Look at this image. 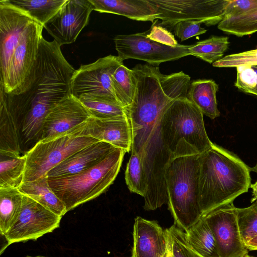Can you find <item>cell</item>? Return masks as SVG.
<instances>
[{
    "label": "cell",
    "mask_w": 257,
    "mask_h": 257,
    "mask_svg": "<svg viewBox=\"0 0 257 257\" xmlns=\"http://www.w3.org/2000/svg\"><path fill=\"white\" fill-rule=\"evenodd\" d=\"M75 71L62 53L61 46L43 37L28 79L13 93L0 89V105L6 107L20 124L21 138L25 143L40 140L50 110L70 94Z\"/></svg>",
    "instance_id": "obj_1"
},
{
    "label": "cell",
    "mask_w": 257,
    "mask_h": 257,
    "mask_svg": "<svg viewBox=\"0 0 257 257\" xmlns=\"http://www.w3.org/2000/svg\"><path fill=\"white\" fill-rule=\"evenodd\" d=\"M136 87L133 101L124 108L132 138L152 128L166 108L177 99L186 96L191 77L183 71L166 75L158 66L136 65L133 69Z\"/></svg>",
    "instance_id": "obj_2"
},
{
    "label": "cell",
    "mask_w": 257,
    "mask_h": 257,
    "mask_svg": "<svg viewBox=\"0 0 257 257\" xmlns=\"http://www.w3.org/2000/svg\"><path fill=\"white\" fill-rule=\"evenodd\" d=\"M199 192L202 215L232 203L248 191L251 168L237 156L213 143L199 154Z\"/></svg>",
    "instance_id": "obj_3"
},
{
    "label": "cell",
    "mask_w": 257,
    "mask_h": 257,
    "mask_svg": "<svg viewBox=\"0 0 257 257\" xmlns=\"http://www.w3.org/2000/svg\"><path fill=\"white\" fill-rule=\"evenodd\" d=\"M165 183L168 209L174 223L187 231L201 217L199 204V154L173 153Z\"/></svg>",
    "instance_id": "obj_4"
},
{
    "label": "cell",
    "mask_w": 257,
    "mask_h": 257,
    "mask_svg": "<svg viewBox=\"0 0 257 257\" xmlns=\"http://www.w3.org/2000/svg\"><path fill=\"white\" fill-rule=\"evenodd\" d=\"M125 152L116 148L99 163L79 173L48 178L52 191L62 202L67 212L94 199L113 183Z\"/></svg>",
    "instance_id": "obj_5"
},
{
    "label": "cell",
    "mask_w": 257,
    "mask_h": 257,
    "mask_svg": "<svg viewBox=\"0 0 257 257\" xmlns=\"http://www.w3.org/2000/svg\"><path fill=\"white\" fill-rule=\"evenodd\" d=\"M160 122L163 140L173 153L181 140H185L199 154L213 144L207 134L203 113L186 96L171 103L163 113Z\"/></svg>",
    "instance_id": "obj_6"
},
{
    "label": "cell",
    "mask_w": 257,
    "mask_h": 257,
    "mask_svg": "<svg viewBox=\"0 0 257 257\" xmlns=\"http://www.w3.org/2000/svg\"><path fill=\"white\" fill-rule=\"evenodd\" d=\"M161 119L157 123L139 154L147 185L144 208L154 210L168 203L165 176L173 154L165 145L161 132Z\"/></svg>",
    "instance_id": "obj_7"
},
{
    "label": "cell",
    "mask_w": 257,
    "mask_h": 257,
    "mask_svg": "<svg viewBox=\"0 0 257 257\" xmlns=\"http://www.w3.org/2000/svg\"><path fill=\"white\" fill-rule=\"evenodd\" d=\"M99 142L88 137L68 134L47 142H37L26 154L23 182L34 181L81 149Z\"/></svg>",
    "instance_id": "obj_8"
},
{
    "label": "cell",
    "mask_w": 257,
    "mask_h": 257,
    "mask_svg": "<svg viewBox=\"0 0 257 257\" xmlns=\"http://www.w3.org/2000/svg\"><path fill=\"white\" fill-rule=\"evenodd\" d=\"M159 14V24L171 31L179 22L195 21L206 26L218 24L225 18L229 0H149Z\"/></svg>",
    "instance_id": "obj_9"
},
{
    "label": "cell",
    "mask_w": 257,
    "mask_h": 257,
    "mask_svg": "<svg viewBox=\"0 0 257 257\" xmlns=\"http://www.w3.org/2000/svg\"><path fill=\"white\" fill-rule=\"evenodd\" d=\"M122 64L118 56L109 55L81 65L71 78L70 94L77 99L87 95L120 105L114 94L112 76Z\"/></svg>",
    "instance_id": "obj_10"
},
{
    "label": "cell",
    "mask_w": 257,
    "mask_h": 257,
    "mask_svg": "<svg viewBox=\"0 0 257 257\" xmlns=\"http://www.w3.org/2000/svg\"><path fill=\"white\" fill-rule=\"evenodd\" d=\"M113 40L118 56L122 61L134 59L155 66L190 55L188 50L190 45L178 44L174 47L166 46L149 39L147 32L118 35Z\"/></svg>",
    "instance_id": "obj_11"
},
{
    "label": "cell",
    "mask_w": 257,
    "mask_h": 257,
    "mask_svg": "<svg viewBox=\"0 0 257 257\" xmlns=\"http://www.w3.org/2000/svg\"><path fill=\"white\" fill-rule=\"evenodd\" d=\"M62 216L58 215L30 197L23 195L20 215L4 235L7 245L36 240L60 226Z\"/></svg>",
    "instance_id": "obj_12"
},
{
    "label": "cell",
    "mask_w": 257,
    "mask_h": 257,
    "mask_svg": "<svg viewBox=\"0 0 257 257\" xmlns=\"http://www.w3.org/2000/svg\"><path fill=\"white\" fill-rule=\"evenodd\" d=\"M34 20L10 3L0 1V86L7 83L12 58L23 34Z\"/></svg>",
    "instance_id": "obj_13"
},
{
    "label": "cell",
    "mask_w": 257,
    "mask_h": 257,
    "mask_svg": "<svg viewBox=\"0 0 257 257\" xmlns=\"http://www.w3.org/2000/svg\"><path fill=\"white\" fill-rule=\"evenodd\" d=\"M215 236L220 257H245L247 248L241 235L237 208L233 202L202 215Z\"/></svg>",
    "instance_id": "obj_14"
},
{
    "label": "cell",
    "mask_w": 257,
    "mask_h": 257,
    "mask_svg": "<svg viewBox=\"0 0 257 257\" xmlns=\"http://www.w3.org/2000/svg\"><path fill=\"white\" fill-rule=\"evenodd\" d=\"M44 27L35 21L23 34L12 56L6 86L0 89L8 94L20 89L31 75L36 62Z\"/></svg>",
    "instance_id": "obj_15"
},
{
    "label": "cell",
    "mask_w": 257,
    "mask_h": 257,
    "mask_svg": "<svg viewBox=\"0 0 257 257\" xmlns=\"http://www.w3.org/2000/svg\"><path fill=\"white\" fill-rule=\"evenodd\" d=\"M93 10L89 0H67L44 28L61 46L70 44L88 25Z\"/></svg>",
    "instance_id": "obj_16"
},
{
    "label": "cell",
    "mask_w": 257,
    "mask_h": 257,
    "mask_svg": "<svg viewBox=\"0 0 257 257\" xmlns=\"http://www.w3.org/2000/svg\"><path fill=\"white\" fill-rule=\"evenodd\" d=\"M69 134L93 138L108 143L125 153L132 149V128L126 115L106 119L90 116Z\"/></svg>",
    "instance_id": "obj_17"
},
{
    "label": "cell",
    "mask_w": 257,
    "mask_h": 257,
    "mask_svg": "<svg viewBox=\"0 0 257 257\" xmlns=\"http://www.w3.org/2000/svg\"><path fill=\"white\" fill-rule=\"evenodd\" d=\"M89 117L86 108L70 94L50 110L45 118L39 141L47 142L68 135Z\"/></svg>",
    "instance_id": "obj_18"
},
{
    "label": "cell",
    "mask_w": 257,
    "mask_h": 257,
    "mask_svg": "<svg viewBox=\"0 0 257 257\" xmlns=\"http://www.w3.org/2000/svg\"><path fill=\"white\" fill-rule=\"evenodd\" d=\"M132 257H164L167 240L157 221L140 216L135 219Z\"/></svg>",
    "instance_id": "obj_19"
},
{
    "label": "cell",
    "mask_w": 257,
    "mask_h": 257,
    "mask_svg": "<svg viewBox=\"0 0 257 257\" xmlns=\"http://www.w3.org/2000/svg\"><path fill=\"white\" fill-rule=\"evenodd\" d=\"M116 149L112 145L99 141L75 152L50 170L49 178L73 175L94 166Z\"/></svg>",
    "instance_id": "obj_20"
},
{
    "label": "cell",
    "mask_w": 257,
    "mask_h": 257,
    "mask_svg": "<svg viewBox=\"0 0 257 257\" xmlns=\"http://www.w3.org/2000/svg\"><path fill=\"white\" fill-rule=\"evenodd\" d=\"M93 10L120 15L138 21L154 23L159 15L149 0H89Z\"/></svg>",
    "instance_id": "obj_21"
},
{
    "label": "cell",
    "mask_w": 257,
    "mask_h": 257,
    "mask_svg": "<svg viewBox=\"0 0 257 257\" xmlns=\"http://www.w3.org/2000/svg\"><path fill=\"white\" fill-rule=\"evenodd\" d=\"M218 90V85L213 80L199 79L191 81L186 97L203 115L213 119L220 115L216 99Z\"/></svg>",
    "instance_id": "obj_22"
},
{
    "label": "cell",
    "mask_w": 257,
    "mask_h": 257,
    "mask_svg": "<svg viewBox=\"0 0 257 257\" xmlns=\"http://www.w3.org/2000/svg\"><path fill=\"white\" fill-rule=\"evenodd\" d=\"M18 189L58 215L63 216L67 212L62 202L50 188L47 175L33 181L23 182Z\"/></svg>",
    "instance_id": "obj_23"
},
{
    "label": "cell",
    "mask_w": 257,
    "mask_h": 257,
    "mask_svg": "<svg viewBox=\"0 0 257 257\" xmlns=\"http://www.w3.org/2000/svg\"><path fill=\"white\" fill-rule=\"evenodd\" d=\"M192 248L203 257H220L214 234L205 218L200 219L185 231Z\"/></svg>",
    "instance_id": "obj_24"
},
{
    "label": "cell",
    "mask_w": 257,
    "mask_h": 257,
    "mask_svg": "<svg viewBox=\"0 0 257 257\" xmlns=\"http://www.w3.org/2000/svg\"><path fill=\"white\" fill-rule=\"evenodd\" d=\"M0 188L18 189L23 183L26 157L13 154L0 153Z\"/></svg>",
    "instance_id": "obj_25"
},
{
    "label": "cell",
    "mask_w": 257,
    "mask_h": 257,
    "mask_svg": "<svg viewBox=\"0 0 257 257\" xmlns=\"http://www.w3.org/2000/svg\"><path fill=\"white\" fill-rule=\"evenodd\" d=\"M23 194L17 188H0V233L10 229L18 218L23 203Z\"/></svg>",
    "instance_id": "obj_26"
},
{
    "label": "cell",
    "mask_w": 257,
    "mask_h": 257,
    "mask_svg": "<svg viewBox=\"0 0 257 257\" xmlns=\"http://www.w3.org/2000/svg\"><path fill=\"white\" fill-rule=\"evenodd\" d=\"M26 12L34 21L44 26L62 9L67 0H9Z\"/></svg>",
    "instance_id": "obj_27"
},
{
    "label": "cell",
    "mask_w": 257,
    "mask_h": 257,
    "mask_svg": "<svg viewBox=\"0 0 257 257\" xmlns=\"http://www.w3.org/2000/svg\"><path fill=\"white\" fill-rule=\"evenodd\" d=\"M0 153L20 155L18 123L11 112L0 105Z\"/></svg>",
    "instance_id": "obj_28"
},
{
    "label": "cell",
    "mask_w": 257,
    "mask_h": 257,
    "mask_svg": "<svg viewBox=\"0 0 257 257\" xmlns=\"http://www.w3.org/2000/svg\"><path fill=\"white\" fill-rule=\"evenodd\" d=\"M112 84L115 97L124 108L132 103L136 82L132 69L123 64L119 66L112 76Z\"/></svg>",
    "instance_id": "obj_29"
},
{
    "label": "cell",
    "mask_w": 257,
    "mask_h": 257,
    "mask_svg": "<svg viewBox=\"0 0 257 257\" xmlns=\"http://www.w3.org/2000/svg\"><path fill=\"white\" fill-rule=\"evenodd\" d=\"M229 44L228 37L212 36L190 45L188 50L190 55L213 64L222 58Z\"/></svg>",
    "instance_id": "obj_30"
},
{
    "label": "cell",
    "mask_w": 257,
    "mask_h": 257,
    "mask_svg": "<svg viewBox=\"0 0 257 257\" xmlns=\"http://www.w3.org/2000/svg\"><path fill=\"white\" fill-rule=\"evenodd\" d=\"M165 232L167 247L164 257H203L192 248L185 232L175 223Z\"/></svg>",
    "instance_id": "obj_31"
},
{
    "label": "cell",
    "mask_w": 257,
    "mask_h": 257,
    "mask_svg": "<svg viewBox=\"0 0 257 257\" xmlns=\"http://www.w3.org/2000/svg\"><path fill=\"white\" fill-rule=\"evenodd\" d=\"M78 99L86 108L90 116L106 119L126 115L123 107L103 99L82 95Z\"/></svg>",
    "instance_id": "obj_32"
},
{
    "label": "cell",
    "mask_w": 257,
    "mask_h": 257,
    "mask_svg": "<svg viewBox=\"0 0 257 257\" xmlns=\"http://www.w3.org/2000/svg\"><path fill=\"white\" fill-rule=\"evenodd\" d=\"M126 184L131 192L144 197L147 188L141 157L139 153H132L125 171Z\"/></svg>",
    "instance_id": "obj_33"
},
{
    "label": "cell",
    "mask_w": 257,
    "mask_h": 257,
    "mask_svg": "<svg viewBox=\"0 0 257 257\" xmlns=\"http://www.w3.org/2000/svg\"><path fill=\"white\" fill-rule=\"evenodd\" d=\"M218 29L238 37L257 32V14L244 17L227 18L221 21Z\"/></svg>",
    "instance_id": "obj_34"
},
{
    "label": "cell",
    "mask_w": 257,
    "mask_h": 257,
    "mask_svg": "<svg viewBox=\"0 0 257 257\" xmlns=\"http://www.w3.org/2000/svg\"><path fill=\"white\" fill-rule=\"evenodd\" d=\"M240 232L245 243L257 236V201L245 208H237Z\"/></svg>",
    "instance_id": "obj_35"
},
{
    "label": "cell",
    "mask_w": 257,
    "mask_h": 257,
    "mask_svg": "<svg viewBox=\"0 0 257 257\" xmlns=\"http://www.w3.org/2000/svg\"><path fill=\"white\" fill-rule=\"evenodd\" d=\"M236 69L235 86L245 93L257 96V64L242 65Z\"/></svg>",
    "instance_id": "obj_36"
},
{
    "label": "cell",
    "mask_w": 257,
    "mask_h": 257,
    "mask_svg": "<svg viewBox=\"0 0 257 257\" xmlns=\"http://www.w3.org/2000/svg\"><path fill=\"white\" fill-rule=\"evenodd\" d=\"M257 64V48L226 55L212 64L213 67L236 68L242 65Z\"/></svg>",
    "instance_id": "obj_37"
},
{
    "label": "cell",
    "mask_w": 257,
    "mask_h": 257,
    "mask_svg": "<svg viewBox=\"0 0 257 257\" xmlns=\"http://www.w3.org/2000/svg\"><path fill=\"white\" fill-rule=\"evenodd\" d=\"M256 14L257 0H229L225 10L224 19L248 17Z\"/></svg>",
    "instance_id": "obj_38"
},
{
    "label": "cell",
    "mask_w": 257,
    "mask_h": 257,
    "mask_svg": "<svg viewBox=\"0 0 257 257\" xmlns=\"http://www.w3.org/2000/svg\"><path fill=\"white\" fill-rule=\"evenodd\" d=\"M146 32L149 39L160 44L173 47L179 44L172 33L161 26L158 20L155 21L150 29Z\"/></svg>",
    "instance_id": "obj_39"
},
{
    "label": "cell",
    "mask_w": 257,
    "mask_h": 257,
    "mask_svg": "<svg viewBox=\"0 0 257 257\" xmlns=\"http://www.w3.org/2000/svg\"><path fill=\"white\" fill-rule=\"evenodd\" d=\"M202 23L195 21H184L177 23L174 28L175 35L181 41L205 33L207 30L201 27Z\"/></svg>",
    "instance_id": "obj_40"
},
{
    "label": "cell",
    "mask_w": 257,
    "mask_h": 257,
    "mask_svg": "<svg viewBox=\"0 0 257 257\" xmlns=\"http://www.w3.org/2000/svg\"><path fill=\"white\" fill-rule=\"evenodd\" d=\"M245 245L249 250H257V236L248 241Z\"/></svg>",
    "instance_id": "obj_41"
},
{
    "label": "cell",
    "mask_w": 257,
    "mask_h": 257,
    "mask_svg": "<svg viewBox=\"0 0 257 257\" xmlns=\"http://www.w3.org/2000/svg\"><path fill=\"white\" fill-rule=\"evenodd\" d=\"M250 188L252 189V197L251 199V203L257 201V181L255 183L251 184Z\"/></svg>",
    "instance_id": "obj_42"
},
{
    "label": "cell",
    "mask_w": 257,
    "mask_h": 257,
    "mask_svg": "<svg viewBox=\"0 0 257 257\" xmlns=\"http://www.w3.org/2000/svg\"><path fill=\"white\" fill-rule=\"evenodd\" d=\"M251 171H253L257 173V162L253 167L251 168Z\"/></svg>",
    "instance_id": "obj_43"
},
{
    "label": "cell",
    "mask_w": 257,
    "mask_h": 257,
    "mask_svg": "<svg viewBox=\"0 0 257 257\" xmlns=\"http://www.w3.org/2000/svg\"><path fill=\"white\" fill-rule=\"evenodd\" d=\"M26 257H48L46 256L43 255H37V256H30V255H27Z\"/></svg>",
    "instance_id": "obj_44"
},
{
    "label": "cell",
    "mask_w": 257,
    "mask_h": 257,
    "mask_svg": "<svg viewBox=\"0 0 257 257\" xmlns=\"http://www.w3.org/2000/svg\"><path fill=\"white\" fill-rule=\"evenodd\" d=\"M245 257H253V256H249V255H246V256H245Z\"/></svg>",
    "instance_id": "obj_45"
}]
</instances>
